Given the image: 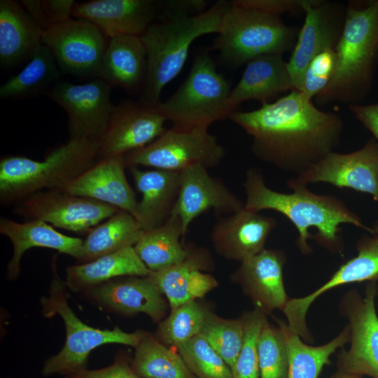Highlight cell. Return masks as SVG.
Here are the masks:
<instances>
[{
	"label": "cell",
	"instance_id": "6da1fadb",
	"mask_svg": "<svg viewBox=\"0 0 378 378\" xmlns=\"http://www.w3.org/2000/svg\"><path fill=\"white\" fill-rule=\"evenodd\" d=\"M229 118L252 137L257 158L295 175L333 152L344 130L338 114L320 110L298 90L253 111H235Z\"/></svg>",
	"mask_w": 378,
	"mask_h": 378
},
{
	"label": "cell",
	"instance_id": "7a4b0ae2",
	"mask_svg": "<svg viewBox=\"0 0 378 378\" xmlns=\"http://www.w3.org/2000/svg\"><path fill=\"white\" fill-rule=\"evenodd\" d=\"M243 187L246 195L244 208L256 213L273 210L285 216L297 229L296 246L304 255L313 252L308 242L310 239L328 251L342 255V224L372 232V227L367 226L340 197L313 192L307 186L292 187L293 192L288 193L274 190L266 185L259 168L246 171Z\"/></svg>",
	"mask_w": 378,
	"mask_h": 378
},
{
	"label": "cell",
	"instance_id": "3957f363",
	"mask_svg": "<svg viewBox=\"0 0 378 378\" xmlns=\"http://www.w3.org/2000/svg\"><path fill=\"white\" fill-rule=\"evenodd\" d=\"M228 6L229 1L220 0L202 13L189 15L172 1H165L163 19L141 36L147 55L142 102L154 107L161 102L163 88L181 71L192 43L203 35L219 33Z\"/></svg>",
	"mask_w": 378,
	"mask_h": 378
},
{
	"label": "cell",
	"instance_id": "277c9868",
	"mask_svg": "<svg viewBox=\"0 0 378 378\" xmlns=\"http://www.w3.org/2000/svg\"><path fill=\"white\" fill-rule=\"evenodd\" d=\"M335 51L333 76L315 102L320 106L335 102L360 104L370 91L378 61V0L347 3Z\"/></svg>",
	"mask_w": 378,
	"mask_h": 378
},
{
	"label": "cell",
	"instance_id": "5b68a950",
	"mask_svg": "<svg viewBox=\"0 0 378 378\" xmlns=\"http://www.w3.org/2000/svg\"><path fill=\"white\" fill-rule=\"evenodd\" d=\"M99 143L70 139L45 159L7 156L0 161V202L17 204L43 189L60 191L99 160Z\"/></svg>",
	"mask_w": 378,
	"mask_h": 378
},
{
	"label": "cell",
	"instance_id": "8992f818",
	"mask_svg": "<svg viewBox=\"0 0 378 378\" xmlns=\"http://www.w3.org/2000/svg\"><path fill=\"white\" fill-rule=\"evenodd\" d=\"M53 277L48 296L41 298V312L45 317L59 315L64 321L66 340L62 349L48 358L41 368L44 377L59 374L65 377L86 368L89 356L94 349L106 344H120L136 348L146 331L137 330L127 332L115 327L99 329L84 323L68 303L67 287L57 273L55 262H52Z\"/></svg>",
	"mask_w": 378,
	"mask_h": 378
},
{
	"label": "cell",
	"instance_id": "52a82bcc",
	"mask_svg": "<svg viewBox=\"0 0 378 378\" xmlns=\"http://www.w3.org/2000/svg\"><path fill=\"white\" fill-rule=\"evenodd\" d=\"M299 28L286 24L280 15L242 7L229 1L213 50L237 67L265 55L293 50Z\"/></svg>",
	"mask_w": 378,
	"mask_h": 378
},
{
	"label": "cell",
	"instance_id": "ba28073f",
	"mask_svg": "<svg viewBox=\"0 0 378 378\" xmlns=\"http://www.w3.org/2000/svg\"><path fill=\"white\" fill-rule=\"evenodd\" d=\"M211 50L200 49L178 89L168 99L154 106L166 120L172 122V127H209L213 122L228 118L227 102L230 85L218 72L209 53Z\"/></svg>",
	"mask_w": 378,
	"mask_h": 378
},
{
	"label": "cell",
	"instance_id": "9c48e42d",
	"mask_svg": "<svg viewBox=\"0 0 378 378\" xmlns=\"http://www.w3.org/2000/svg\"><path fill=\"white\" fill-rule=\"evenodd\" d=\"M209 127L166 130L148 146L124 156L126 167L144 166L181 172L193 164L207 169L218 166L226 152Z\"/></svg>",
	"mask_w": 378,
	"mask_h": 378
},
{
	"label": "cell",
	"instance_id": "30bf717a",
	"mask_svg": "<svg viewBox=\"0 0 378 378\" xmlns=\"http://www.w3.org/2000/svg\"><path fill=\"white\" fill-rule=\"evenodd\" d=\"M377 281H370L362 296L356 289L346 291L339 302L340 314L348 321L349 347L337 354L339 372L378 378V316Z\"/></svg>",
	"mask_w": 378,
	"mask_h": 378
},
{
	"label": "cell",
	"instance_id": "8fae6325",
	"mask_svg": "<svg viewBox=\"0 0 378 378\" xmlns=\"http://www.w3.org/2000/svg\"><path fill=\"white\" fill-rule=\"evenodd\" d=\"M120 209L88 197L55 190L39 191L16 204L14 212L78 234H88Z\"/></svg>",
	"mask_w": 378,
	"mask_h": 378
},
{
	"label": "cell",
	"instance_id": "7c38bea8",
	"mask_svg": "<svg viewBox=\"0 0 378 378\" xmlns=\"http://www.w3.org/2000/svg\"><path fill=\"white\" fill-rule=\"evenodd\" d=\"M325 183L372 196L378 204V143L374 138L355 151L332 152L302 173L286 181V186H307Z\"/></svg>",
	"mask_w": 378,
	"mask_h": 378
},
{
	"label": "cell",
	"instance_id": "4fadbf2b",
	"mask_svg": "<svg viewBox=\"0 0 378 378\" xmlns=\"http://www.w3.org/2000/svg\"><path fill=\"white\" fill-rule=\"evenodd\" d=\"M302 10L304 22L286 62L294 89L298 91L312 59L322 52L335 50L343 31L346 5L326 0H304Z\"/></svg>",
	"mask_w": 378,
	"mask_h": 378
},
{
	"label": "cell",
	"instance_id": "5bb4252c",
	"mask_svg": "<svg viewBox=\"0 0 378 378\" xmlns=\"http://www.w3.org/2000/svg\"><path fill=\"white\" fill-rule=\"evenodd\" d=\"M111 90V85L98 78L80 85L58 82L48 92V97L67 113L70 139L99 143L115 106Z\"/></svg>",
	"mask_w": 378,
	"mask_h": 378
},
{
	"label": "cell",
	"instance_id": "9a60e30c",
	"mask_svg": "<svg viewBox=\"0 0 378 378\" xmlns=\"http://www.w3.org/2000/svg\"><path fill=\"white\" fill-rule=\"evenodd\" d=\"M107 43L101 30L83 18L52 26L42 36V44L50 50L59 68L79 76H98Z\"/></svg>",
	"mask_w": 378,
	"mask_h": 378
},
{
	"label": "cell",
	"instance_id": "2e32d148",
	"mask_svg": "<svg viewBox=\"0 0 378 378\" xmlns=\"http://www.w3.org/2000/svg\"><path fill=\"white\" fill-rule=\"evenodd\" d=\"M371 227L372 232L363 235L357 241L356 256L340 265L326 282L312 293L303 297L290 298L283 309L288 326L302 340L309 342L313 340L306 318L316 299L338 286L378 280V220Z\"/></svg>",
	"mask_w": 378,
	"mask_h": 378
},
{
	"label": "cell",
	"instance_id": "e0dca14e",
	"mask_svg": "<svg viewBox=\"0 0 378 378\" xmlns=\"http://www.w3.org/2000/svg\"><path fill=\"white\" fill-rule=\"evenodd\" d=\"M165 121L154 107L141 101L115 106L99 141V160L125 156L148 146L165 132Z\"/></svg>",
	"mask_w": 378,
	"mask_h": 378
},
{
	"label": "cell",
	"instance_id": "ac0fdd59",
	"mask_svg": "<svg viewBox=\"0 0 378 378\" xmlns=\"http://www.w3.org/2000/svg\"><path fill=\"white\" fill-rule=\"evenodd\" d=\"M83 295L104 310L130 316L142 313L158 323L170 308L166 297L148 275L116 277Z\"/></svg>",
	"mask_w": 378,
	"mask_h": 378
},
{
	"label": "cell",
	"instance_id": "d6986e66",
	"mask_svg": "<svg viewBox=\"0 0 378 378\" xmlns=\"http://www.w3.org/2000/svg\"><path fill=\"white\" fill-rule=\"evenodd\" d=\"M244 207V203L204 166L193 164L180 172V190L173 214L180 217L184 235L192 221L210 209L219 216Z\"/></svg>",
	"mask_w": 378,
	"mask_h": 378
},
{
	"label": "cell",
	"instance_id": "ffe728a7",
	"mask_svg": "<svg viewBox=\"0 0 378 378\" xmlns=\"http://www.w3.org/2000/svg\"><path fill=\"white\" fill-rule=\"evenodd\" d=\"M287 261L284 250L265 248L240 262L230 278L248 296L254 307L266 314L283 310L290 298L286 293L283 270Z\"/></svg>",
	"mask_w": 378,
	"mask_h": 378
},
{
	"label": "cell",
	"instance_id": "44dd1931",
	"mask_svg": "<svg viewBox=\"0 0 378 378\" xmlns=\"http://www.w3.org/2000/svg\"><path fill=\"white\" fill-rule=\"evenodd\" d=\"M277 225L270 216L244 208L226 217H220L210 233L215 252L225 259L241 262L263 251Z\"/></svg>",
	"mask_w": 378,
	"mask_h": 378
},
{
	"label": "cell",
	"instance_id": "7402d4cb",
	"mask_svg": "<svg viewBox=\"0 0 378 378\" xmlns=\"http://www.w3.org/2000/svg\"><path fill=\"white\" fill-rule=\"evenodd\" d=\"M153 0H92L75 3L71 15L89 20L109 38L141 36L158 14Z\"/></svg>",
	"mask_w": 378,
	"mask_h": 378
},
{
	"label": "cell",
	"instance_id": "603a6c76",
	"mask_svg": "<svg viewBox=\"0 0 378 378\" xmlns=\"http://www.w3.org/2000/svg\"><path fill=\"white\" fill-rule=\"evenodd\" d=\"M214 260L209 251L188 245V253L181 262L148 276L166 297L170 309L203 298L218 286L217 280L204 271L210 270Z\"/></svg>",
	"mask_w": 378,
	"mask_h": 378
},
{
	"label": "cell",
	"instance_id": "cb8c5ba5",
	"mask_svg": "<svg viewBox=\"0 0 378 378\" xmlns=\"http://www.w3.org/2000/svg\"><path fill=\"white\" fill-rule=\"evenodd\" d=\"M125 167L124 156L99 160L59 192L106 203L135 217L139 201Z\"/></svg>",
	"mask_w": 378,
	"mask_h": 378
},
{
	"label": "cell",
	"instance_id": "d4e9b609",
	"mask_svg": "<svg viewBox=\"0 0 378 378\" xmlns=\"http://www.w3.org/2000/svg\"><path fill=\"white\" fill-rule=\"evenodd\" d=\"M0 232L12 243L13 254L7 265L6 279H17L21 271L23 254L33 247H44L70 255L78 261L82 256L83 239L60 233L51 225L41 220L18 223L1 217Z\"/></svg>",
	"mask_w": 378,
	"mask_h": 378
},
{
	"label": "cell",
	"instance_id": "484cf974",
	"mask_svg": "<svg viewBox=\"0 0 378 378\" xmlns=\"http://www.w3.org/2000/svg\"><path fill=\"white\" fill-rule=\"evenodd\" d=\"M141 195L135 218L143 230L160 227L172 216L180 190V172L154 169L144 171L130 167Z\"/></svg>",
	"mask_w": 378,
	"mask_h": 378
},
{
	"label": "cell",
	"instance_id": "4316f807",
	"mask_svg": "<svg viewBox=\"0 0 378 378\" xmlns=\"http://www.w3.org/2000/svg\"><path fill=\"white\" fill-rule=\"evenodd\" d=\"M246 65L240 80L230 93L227 102L228 118L244 101L269 103L282 92L295 90L282 54L262 55Z\"/></svg>",
	"mask_w": 378,
	"mask_h": 378
},
{
	"label": "cell",
	"instance_id": "83f0119b",
	"mask_svg": "<svg viewBox=\"0 0 378 378\" xmlns=\"http://www.w3.org/2000/svg\"><path fill=\"white\" fill-rule=\"evenodd\" d=\"M146 71L147 55L141 36L118 35L109 38L99 78L133 93L142 91Z\"/></svg>",
	"mask_w": 378,
	"mask_h": 378
},
{
	"label": "cell",
	"instance_id": "f1b7e54d",
	"mask_svg": "<svg viewBox=\"0 0 378 378\" xmlns=\"http://www.w3.org/2000/svg\"><path fill=\"white\" fill-rule=\"evenodd\" d=\"M43 30L20 3L0 1V63L11 67L31 58L42 45Z\"/></svg>",
	"mask_w": 378,
	"mask_h": 378
},
{
	"label": "cell",
	"instance_id": "f546056e",
	"mask_svg": "<svg viewBox=\"0 0 378 378\" xmlns=\"http://www.w3.org/2000/svg\"><path fill=\"white\" fill-rule=\"evenodd\" d=\"M150 272L134 246H130L88 262L69 266L64 283L72 292L83 293L116 277L146 276Z\"/></svg>",
	"mask_w": 378,
	"mask_h": 378
},
{
	"label": "cell",
	"instance_id": "4dcf8cb0",
	"mask_svg": "<svg viewBox=\"0 0 378 378\" xmlns=\"http://www.w3.org/2000/svg\"><path fill=\"white\" fill-rule=\"evenodd\" d=\"M286 346L288 357L287 378H318L322 369L331 364L330 357L349 342L348 324L332 340L319 345L311 346L293 331L287 323L276 319Z\"/></svg>",
	"mask_w": 378,
	"mask_h": 378
},
{
	"label": "cell",
	"instance_id": "1f68e13d",
	"mask_svg": "<svg viewBox=\"0 0 378 378\" xmlns=\"http://www.w3.org/2000/svg\"><path fill=\"white\" fill-rule=\"evenodd\" d=\"M184 236L180 217L173 214L158 227L144 230L134 246L138 256L150 272H158L183 260L188 245L180 241Z\"/></svg>",
	"mask_w": 378,
	"mask_h": 378
},
{
	"label": "cell",
	"instance_id": "d6a6232c",
	"mask_svg": "<svg viewBox=\"0 0 378 378\" xmlns=\"http://www.w3.org/2000/svg\"><path fill=\"white\" fill-rule=\"evenodd\" d=\"M144 230L129 212L119 210L94 227L83 239L81 263L120 249L134 246Z\"/></svg>",
	"mask_w": 378,
	"mask_h": 378
},
{
	"label": "cell",
	"instance_id": "836d02e7",
	"mask_svg": "<svg viewBox=\"0 0 378 378\" xmlns=\"http://www.w3.org/2000/svg\"><path fill=\"white\" fill-rule=\"evenodd\" d=\"M135 349L131 367L142 378H196L180 354L146 332Z\"/></svg>",
	"mask_w": 378,
	"mask_h": 378
},
{
	"label": "cell",
	"instance_id": "e575fe53",
	"mask_svg": "<svg viewBox=\"0 0 378 378\" xmlns=\"http://www.w3.org/2000/svg\"><path fill=\"white\" fill-rule=\"evenodd\" d=\"M58 68L48 48L41 45L25 67L1 86L0 97L24 98L43 92L59 77Z\"/></svg>",
	"mask_w": 378,
	"mask_h": 378
},
{
	"label": "cell",
	"instance_id": "d590c367",
	"mask_svg": "<svg viewBox=\"0 0 378 378\" xmlns=\"http://www.w3.org/2000/svg\"><path fill=\"white\" fill-rule=\"evenodd\" d=\"M209 309L194 300L171 309L153 333L156 339L167 346L176 348L199 335Z\"/></svg>",
	"mask_w": 378,
	"mask_h": 378
},
{
	"label": "cell",
	"instance_id": "8d00e7d4",
	"mask_svg": "<svg viewBox=\"0 0 378 378\" xmlns=\"http://www.w3.org/2000/svg\"><path fill=\"white\" fill-rule=\"evenodd\" d=\"M199 336L212 346L232 370L243 344L244 324L241 317L224 318L209 310Z\"/></svg>",
	"mask_w": 378,
	"mask_h": 378
},
{
	"label": "cell",
	"instance_id": "74e56055",
	"mask_svg": "<svg viewBox=\"0 0 378 378\" xmlns=\"http://www.w3.org/2000/svg\"><path fill=\"white\" fill-rule=\"evenodd\" d=\"M175 349L196 378H232L230 367L202 337L195 336Z\"/></svg>",
	"mask_w": 378,
	"mask_h": 378
},
{
	"label": "cell",
	"instance_id": "f35d334b",
	"mask_svg": "<svg viewBox=\"0 0 378 378\" xmlns=\"http://www.w3.org/2000/svg\"><path fill=\"white\" fill-rule=\"evenodd\" d=\"M258 307L245 312L241 316L244 324L243 344L232 369V378H260L258 342L264 326L268 322Z\"/></svg>",
	"mask_w": 378,
	"mask_h": 378
},
{
	"label": "cell",
	"instance_id": "ab89813d",
	"mask_svg": "<svg viewBox=\"0 0 378 378\" xmlns=\"http://www.w3.org/2000/svg\"><path fill=\"white\" fill-rule=\"evenodd\" d=\"M260 378H287L288 357L282 332L267 322L258 342Z\"/></svg>",
	"mask_w": 378,
	"mask_h": 378
},
{
	"label": "cell",
	"instance_id": "60d3db41",
	"mask_svg": "<svg viewBox=\"0 0 378 378\" xmlns=\"http://www.w3.org/2000/svg\"><path fill=\"white\" fill-rule=\"evenodd\" d=\"M336 64L335 50H328L315 56L305 69L299 91L312 100L331 80Z\"/></svg>",
	"mask_w": 378,
	"mask_h": 378
},
{
	"label": "cell",
	"instance_id": "b9f144b4",
	"mask_svg": "<svg viewBox=\"0 0 378 378\" xmlns=\"http://www.w3.org/2000/svg\"><path fill=\"white\" fill-rule=\"evenodd\" d=\"M21 5L43 30L71 18L73 0H22Z\"/></svg>",
	"mask_w": 378,
	"mask_h": 378
},
{
	"label": "cell",
	"instance_id": "7bdbcfd3",
	"mask_svg": "<svg viewBox=\"0 0 378 378\" xmlns=\"http://www.w3.org/2000/svg\"><path fill=\"white\" fill-rule=\"evenodd\" d=\"M65 378H142L131 367V360L125 352H119L108 366L96 369L87 368Z\"/></svg>",
	"mask_w": 378,
	"mask_h": 378
},
{
	"label": "cell",
	"instance_id": "ee69618b",
	"mask_svg": "<svg viewBox=\"0 0 378 378\" xmlns=\"http://www.w3.org/2000/svg\"><path fill=\"white\" fill-rule=\"evenodd\" d=\"M232 4L263 13L280 15L302 10L304 0H234Z\"/></svg>",
	"mask_w": 378,
	"mask_h": 378
},
{
	"label": "cell",
	"instance_id": "f6af8a7d",
	"mask_svg": "<svg viewBox=\"0 0 378 378\" xmlns=\"http://www.w3.org/2000/svg\"><path fill=\"white\" fill-rule=\"evenodd\" d=\"M350 111L364 127L369 130L378 143V103L349 105Z\"/></svg>",
	"mask_w": 378,
	"mask_h": 378
},
{
	"label": "cell",
	"instance_id": "bcb514c9",
	"mask_svg": "<svg viewBox=\"0 0 378 378\" xmlns=\"http://www.w3.org/2000/svg\"><path fill=\"white\" fill-rule=\"evenodd\" d=\"M328 378H362L361 376L337 371Z\"/></svg>",
	"mask_w": 378,
	"mask_h": 378
}]
</instances>
